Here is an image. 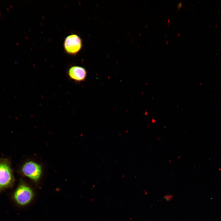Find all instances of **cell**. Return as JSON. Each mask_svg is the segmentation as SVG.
<instances>
[{"label":"cell","instance_id":"6da1fadb","mask_svg":"<svg viewBox=\"0 0 221 221\" xmlns=\"http://www.w3.org/2000/svg\"><path fill=\"white\" fill-rule=\"evenodd\" d=\"M14 179L9 161L0 159V191L11 187Z\"/></svg>","mask_w":221,"mask_h":221},{"label":"cell","instance_id":"7a4b0ae2","mask_svg":"<svg viewBox=\"0 0 221 221\" xmlns=\"http://www.w3.org/2000/svg\"><path fill=\"white\" fill-rule=\"evenodd\" d=\"M33 190L23 183L20 184L15 191L14 197L15 201L21 206L29 204L34 197Z\"/></svg>","mask_w":221,"mask_h":221},{"label":"cell","instance_id":"3957f363","mask_svg":"<svg viewBox=\"0 0 221 221\" xmlns=\"http://www.w3.org/2000/svg\"><path fill=\"white\" fill-rule=\"evenodd\" d=\"M63 45L64 51L67 54L74 56L77 54L81 50L82 41L78 35L72 34L66 37Z\"/></svg>","mask_w":221,"mask_h":221},{"label":"cell","instance_id":"277c9868","mask_svg":"<svg viewBox=\"0 0 221 221\" xmlns=\"http://www.w3.org/2000/svg\"><path fill=\"white\" fill-rule=\"evenodd\" d=\"M22 170L25 175L35 182L39 180L42 172L41 166L32 161L25 163L22 167Z\"/></svg>","mask_w":221,"mask_h":221},{"label":"cell","instance_id":"5b68a950","mask_svg":"<svg viewBox=\"0 0 221 221\" xmlns=\"http://www.w3.org/2000/svg\"><path fill=\"white\" fill-rule=\"evenodd\" d=\"M67 74L69 78L76 82L83 81L87 75L86 69L79 66H72L68 69Z\"/></svg>","mask_w":221,"mask_h":221},{"label":"cell","instance_id":"8992f818","mask_svg":"<svg viewBox=\"0 0 221 221\" xmlns=\"http://www.w3.org/2000/svg\"><path fill=\"white\" fill-rule=\"evenodd\" d=\"M173 197V196L172 195L167 194L164 196V198L166 201H169Z\"/></svg>","mask_w":221,"mask_h":221},{"label":"cell","instance_id":"52a82bcc","mask_svg":"<svg viewBox=\"0 0 221 221\" xmlns=\"http://www.w3.org/2000/svg\"><path fill=\"white\" fill-rule=\"evenodd\" d=\"M181 5H182V3L181 2L179 3V4H178V8H180V7L181 6Z\"/></svg>","mask_w":221,"mask_h":221}]
</instances>
